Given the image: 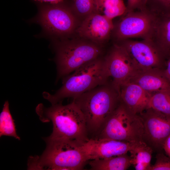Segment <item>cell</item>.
<instances>
[{
    "label": "cell",
    "mask_w": 170,
    "mask_h": 170,
    "mask_svg": "<svg viewBox=\"0 0 170 170\" xmlns=\"http://www.w3.org/2000/svg\"><path fill=\"white\" fill-rule=\"evenodd\" d=\"M92 170H125L132 165V158L127 153L102 159L91 160Z\"/></svg>",
    "instance_id": "obj_17"
},
{
    "label": "cell",
    "mask_w": 170,
    "mask_h": 170,
    "mask_svg": "<svg viewBox=\"0 0 170 170\" xmlns=\"http://www.w3.org/2000/svg\"><path fill=\"white\" fill-rule=\"evenodd\" d=\"M156 160L151 165L150 170H170V157L165 155L162 152L157 153Z\"/></svg>",
    "instance_id": "obj_24"
},
{
    "label": "cell",
    "mask_w": 170,
    "mask_h": 170,
    "mask_svg": "<svg viewBox=\"0 0 170 170\" xmlns=\"http://www.w3.org/2000/svg\"><path fill=\"white\" fill-rule=\"evenodd\" d=\"M135 142L109 139H90L82 147L88 161L127 153Z\"/></svg>",
    "instance_id": "obj_13"
},
{
    "label": "cell",
    "mask_w": 170,
    "mask_h": 170,
    "mask_svg": "<svg viewBox=\"0 0 170 170\" xmlns=\"http://www.w3.org/2000/svg\"><path fill=\"white\" fill-rule=\"evenodd\" d=\"M147 0H127V9L125 13L145 9Z\"/></svg>",
    "instance_id": "obj_25"
},
{
    "label": "cell",
    "mask_w": 170,
    "mask_h": 170,
    "mask_svg": "<svg viewBox=\"0 0 170 170\" xmlns=\"http://www.w3.org/2000/svg\"><path fill=\"white\" fill-rule=\"evenodd\" d=\"M71 8L81 21L89 15L95 13L96 0H72Z\"/></svg>",
    "instance_id": "obj_22"
},
{
    "label": "cell",
    "mask_w": 170,
    "mask_h": 170,
    "mask_svg": "<svg viewBox=\"0 0 170 170\" xmlns=\"http://www.w3.org/2000/svg\"><path fill=\"white\" fill-rule=\"evenodd\" d=\"M139 115L143 125V141L153 151L162 152L164 142L170 134V116L151 108Z\"/></svg>",
    "instance_id": "obj_9"
},
{
    "label": "cell",
    "mask_w": 170,
    "mask_h": 170,
    "mask_svg": "<svg viewBox=\"0 0 170 170\" xmlns=\"http://www.w3.org/2000/svg\"><path fill=\"white\" fill-rule=\"evenodd\" d=\"M114 27L112 20L98 14H92L82 21L76 32L79 37L103 46Z\"/></svg>",
    "instance_id": "obj_12"
},
{
    "label": "cell",
    "mask_w": 170,
    "mask_h": 170,
    "mask_svg": "<svg viewBox=\"0 0 170 170\" xmlns=\"http://www.w3.org/2000/svg\"><path fill=\"white\" fill-rule=\"evenodd\" d=\"M143 125L140 116L132 112L120 102L96 138L134 143L143 141Z\"/></svg>",
    "instance_id": "obj_7"
},
{
    "label": "cell",
    "mask_w": 170,
    "mask_h": 170,
    "mask_svg": "<svg viewBox=\"0 0 170 170\" xmlns=\"http://www.w3.org/2000/svg\"><path fill=\"white\" fill-rule=\"evenodd\" d=\"M152 149L143 141L135 142L129 151L132 165L136 170H150Z\"/></svg>",
    "instance_id": "obj_18"
},
{
    "label": "cell",
    "mask_w": 170,
    "mask_h": 170,
    "mask_svg": "<svg viewBox=\"0 0 170 170\" xmlns=\"http://www.w3.org/2000/svg\"><path fill=\"white\" fill-rule=\"evenodd\" d=\"M128 82L138 85L152 94L170 90V80L162 68L139 71Z\"/></svg>",
    "instance_id": "obj_15"
},
{
    "label": "cell",
    "mask_w": 170,
    "mask_h": 170,
    "mask_svg": "<svg viewBox=\"0 0 170 170\" xmlns=\"http://www.w3.org/2000/svg\"><path fill=\"white\" fill-rule=\"evenodd\" d=\"M123 47L140 71L162 68L165 58L150 39H130L116 43Z\"/></svg>",
    "instance_id": "obj_11"
},
{
    "label": "cell",
    "mask_w": 170,
    "mask_h": 170,
    "mask_svg": "<svg viewBox=\"0 0 170 170\" xmlns=\"http://www.w3.org/2000/svg\"><path fill=\"white\" fill-rule=\"evenodd\" d=\"M104 59L107 76L112 78L111 83L118 92L120 87L140 71L125 49L116 43Z\"/></svg>",
    "instance_id": "obj_10"
},
{
    "label": "cell",
    "mask_w": 170,
    "mask_h": 170,
    "mask_svg": "<svg viewBox=\"0 0 170 170\" xmlns=\"http://www.w3.org/2000/svg\"><path fill=\"white\" fill-rule=\"evenodd\" d=\"M166 154L170 157V134L165 141L163 146Z\"/></svg>",
    "instance_id": "obj_26"
},
{
    "label": "cell",
    "mask_w": 170,
    "mask_h": 170,
    "mask_svg": "<svg viewBox=\"0 0 170 170\" xmlns=\"http://www.w3.org/2000/svg\"><path fill=\"white\" fill-rule=\"evenodd\" d=\"M36 112L41 122H52L53 131L49 138L69 140L81 145L89 139L84 116L73 101L66 105L59 103L49 107L40 103Z\"/></svg>",
    "instance_id": "obj_1"
},
{
    "label": "cell",
    "mask_w": 170,
    "mask_h": 170,
    "mask_svg": "<svg viewBox=\"0 0 170 170\" xmlns=\"http://www.w3.org/2000/svg\"><path fill=\"white\" fill-rule=\"evenodd\" d=\"M35 20L47 33L62 39L76 32L81 22L71 7L62 2L41 4Z\"/></svg>",
    "instance_id": "obj_6"
},
{
    "label": "cell",
    "mask_w": 170,
    "mask_h": 170,
    "mask_svg": "<svg viewBox=\"0 0 170 170\" xmlns=\"http://www.w3.org/2000/svg\"><path fill=\"white\" fill-rule=\"evenodd\" d=\"M146 8L156 16L170 14V0H147Z\"/></svg>",
    "instance_id": "obj_23"
},
{
    "label": "cell",
    "mask_w": 170,
    "mask_h": 170,
    "mask_svg": "<svg viewBox=\"0 0 170 170\" xmlns=\"http://www.w3.org/2000/svg\"><path fill=\"white\" fill-rule=\"evenodd\" d=\"M56 81L82 65L102 56L103 46L79 37L61 40L55 44Z\"/></svg>",
    "instance_id": "obj_5"
},
{
    "label": "cell",
    "mask_w": 170,
    "mask_h": 170,
    "mask_svg": "<svg viewBox=\"0 0 170 170\" xmlns=\"http://www.w3.org/2000/svg\"><path fill=\"white\" fill-rule=\"evenodd\" d=\"M112 32L117 42L131 38L149 39L152 35L157 16L145 9L125 13Z\"/></svg>",
    "instance_id": "obj_8"
},
{
    "label": "cell",
    "mask_w": 170,
    "mask_h": 170,
    "mask_svg": "<svg viewBox=\"0 0 170 170\" xmlns=\"http://www.w3.org/2000/svg\"><path fill=\"white\" fill-rule=\"evenodd\" d=\"M85 118L89 139L97 138L120 103L111 83L98 86L73 99Z\"/></svg>",
    "instance_id": "obj_2"
},
{
    "label": "cell",
    "mask_w": 170,
    "mask_h": 170,
    "mask_svg": "<svg viewBox=\"0 0 170 170\" xmlns=\"http://www.w3.org/2000/svg\"><path fill=\"white\" fill-rule=\"evenodd\" d=\"M165 70L167 75L170 80V57L168 58L167 64V67Z\"/></svg>",
    "instance_id": "obj_28"
},
{
    "label": "cell",
    "mask_w": 170,
    "mask_h": 170,
    "mask_svg": "<svg viewBox=\"0 0 170 170\" xmlns=\"http://www.w3.org/2000/svg\"><path fill=\"white\" fill-rule=\"evenodd\" d=\"M126 9L123 0H96L95 13L112 20L123 15Z\"/></svg>",
    "instance_id": "obj_19"
},
{
    "label": "cell",
    "mask_w": 170,
    "mask_h": 170,
    "mask_svg": "<svg viewBox=\"0 0 170 170\" xmlns=\"http://www.w3.org/2000/svg\"><path fill=\"white\" fill-rule=\"evenodd\" d=\"M104 57L101 56L79 67L63 78L62 86L54 94L44 92L43 98L52 105L66 98L74 99L108 82Z\"/></svg>",
    "instance_id": "obj_4"
},
{
    "label": "cell",
    "mask_w": 170,
    "mask_h": 170,
    "mask_svg": "<svg viewBox=\"0 0 170 170\" xmlns=\"http://www.w3.org/2000/svg\"><path fill=\"white\" fill-rule=\"evenodd\" d=\"M149 39L165 58L170 57V14L157 16L152 33Z\"/></svg>",
    "instance_id": "obj_16"
},
{
    "label": "cell",
    "mask_w": 170,
    "mask_h": 170,
    "mask_svg": "<svg viewBox=\"0 0 170 170\" xmlns=\"http://www.w3.org/2000/svg\"><path fill=\"white\" fill-rule=\"evenodd\" d=\"M3 136L13 137L20 140L16 132L14 120L10 113L9 103L7 100L5 102L0 114V137Z\"/></svg>",
    "instance_id": "obj_20"
},
{
    "label": "cell",
    "mask_w": 170,
    "mask_h": 170,
    "mask_svg": "<svg viewBox=\"0 0 170 170\" xmlns=\"http://www.w3.org/2000/svg\"><path fill=\"white\" fill-rule=\"evenodd\" d=\"M118 94L120 101L133 113L140 115L149 108L152 94L138 85L129 82L120 87Z\"/></svg>",
    "instance_id": "obj_14"
},
{
    "label": "cell",
    "mask_w": 170,
    "mask_h": 170,
    "mask_svg": "<svg viewBox=\"0 0 170 170\" xmlns=\"http://www.w3.org/2000/svg\"><path fill=\"white\" fill-rule=\"evenodd\" d=\"M33 1L41 3H57L63 2L64 0H33Z\"/></svg>",
    "instance_id": "obj_27"
},
{
    "label": "cell",
    "mask_w": 170,
    "mask_h": 170,
    "mask_svg": "<svg viewBox=\"0 0 170 170\" xmlns=\"http://www.w3.org/2000/svg\"><path fill=\"white\" fill-rule=\"evenodd\" d=\"M46 148L39 156H30L29 170H82L88 161L82 145L69 140L44 139Z\"/></svg>",
    "instance_id": "obj_3"
},
{
    "label": "cell",
    "mask_w": 170,
    "mask_h": 170,
    "mask_svg": "<svg viewBox=\"0 0 170 170\" xmlns=\"http://www.w3.org/2000/svg\"><path fill=\"white\" fill-rule=\"evenodd\" d=\"M149 108L170 116V90L158 92L152 94Z\"/></svg>",
    "instance_id": "obj_21"
}]
</instances>
